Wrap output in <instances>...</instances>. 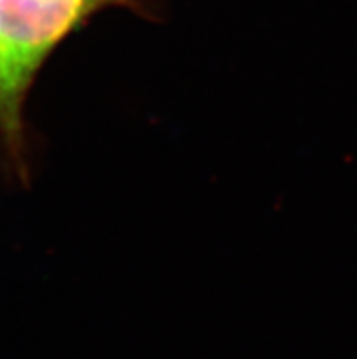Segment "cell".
<instances>
[{
    "mask_svg": "<svg viewBox=\"0 0 357 359\" xmlns=\"http://www.w3.org/2000/svg\"><path fill=\"white\" fill-rule=\"evenodd\" d=\"M119 0H0V144L26 172L24 104L57 46Z\"/></svg>",
    "mask_w": 357,
    "mask_h": 359,
    "instance_id": "6da1fadb",
    "label": "cell"
}]
</instances>
